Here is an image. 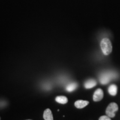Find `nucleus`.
<instances>
[{
    "mask_svg": "<svg viewBox=\"0 0 120 120\" xmlns=\"http://www.w3.org/2000/svg\"><path fill=\"white\" fill-rule=\"evenodd\" d=\"M97 85V82L94 79H90L85 82L84 86L87 89H90L92 87H94Z\"/></svg>",
    "mask_w": 120,
    "mask_h": 120,
    "instance_id": "nucleus-6",
    "label": "nucleus"
},
{
    "mask_svg": "<svg viewBox=\"0 0 120 120\" xmlns=\"http://www.w3.org/2000/svg\"><path fill=\"white\" fill-rule=\"evenodd\" d=\"M0 120H1V117H0Z\"/></svg>",
    "mask_w": 120,
    "mask_h": 120,
    "instance_id": "nucleus-14",
    "label": "nucleus"
},
{
    "mask_svg": "<svg viewBox=\"0 0 120 120\" xmlns=\"http://www.w3.org/2000/svg\"><path fill=\"white\" fill-rule=\"evenodd\" d=\"M109 94L112 96H116L117 92V87L115 85H111L109 87Z\"/></svg>",
    "mask_w": 120,
    "mask_h": 120,
    "instance_id": "nucleus-8",
    "label": "nucleus"
},
{
    "mask_svg": "<svg viewBox=\"0 0 120 120\" xmlns=\"http://www.w3.org/2000/svg\"><path fill=\"white\" fill-rule=\"evenodd\" d=\"M99 120H111V117H109L107 115H106V116H102L100 117L99 118Z\"/></svg>",
    "mask_w": 120,
    "mask_h": 120,
    "instance_id": "nucleus-11",
    "label": "nucleus"
},
{
    "mask_svg": "<svg viewBox=\"0 0 120 120\" xmlns=\"http://www.w3.org/2000/svg\"><path fill=\"white\" fill-rule=\"evenodd\" d=\"M43 118L45 120H53V115L50 109H45L43 113Z\"/></svg>",
    "mask_w": 120,
    "mask_h": 120,
    "instance_id": "nucleus-7",
    "label": "nucleus"
},
{
    "mask_svg": "<svg viewBox=\"0 0 120 120\" xmlns=\"http://www.w3.org/2000/svg\"><path fill=\"white\" fill-rule=\"evenodd\" d=\"M77 83L76 82H72V83H70L68 85L66 88L67 91L68 92H72V91H75L76 89V88L77 87Z\"/></svg>",
    "mask_w": 120,
    "mask_h": 120,
    "instance_id": "nucleus-10",
    "label": "nucleus"
},
{
    "mask_svg": "<svg viewBox=\"0 0 120 120\" xmlns=\"http://www.w3.org/2000/svg\"><path fill=\"white\" fill-rule=\"evenodd\" d=\"M118 109V106L117 103L115 102L109 103L106 110V115H107L109 117L113 118L115 116V113L117 111Z\"/></svg>",
    "mask_w": 120,
    "mask_h": 120,
    "instance_id": "nucleus-3",
    "label": "nucleus"
},
{
    "mask_svg": "<svg viewBox=\"0 0 120 120\" xmlns=\"http://www.w3.org/2000/svg\"><path fill=\"white\" fill-rule=\"evenodd\" d=\"M55 100L58 103H61V104H66L68 102V99L64 96H59L56 97Z\"/></svg>",
    "mask_w": 120,
    "mask_h": 120,
    "instance_id": "nucleus-9",
    "label": "nucleus"
},
{
    "mask_svg": "<svg viewBox=\"0 0 120 120\" xmlns=\"http://www.w3.org/2000/svg\"><path fill=\"white\" fill-rule=\"evenodd\" d=\"M101 49L103 53L105 55H109L111 53L112 51V46L111 42L107 38H104L102 40L100 43Z\"/></svg>",
    "mask_w": 120,
    "mask_h": 120,
    "instance_id": "nucleus-2",
    "label": "nucleus"
},
{
    "mask_svg": "<svg viewBox=\"0 0 120 120\" xmlns=\"http://www.w3.org/2000/svg\"><path fill=\"white\" fill-rule=\"evenodd\" d=\"M117 77V73L115 72L107 71L105 72L101 73L100 75L99 79L100 83L102 85H106L109 83L112 79H115Z\"/></svg>",
    "mask_w": 120,
    "mask_h": 120,
    "instance_id": "nucleus-1",
    "label": "nucleus"
},
{
    "mask_svg": "<svg viewBox=\"0 0 120 120\" xmlns=\"http://www.w3.org/2000/svg\"><path fill=\"white\" fill-rule=\"evenodd\" d=\"M6 105V103L4 101H0V107H4Z\"/></svg>",
    "mask_w": 120,
    "mask_h": 120,
    "instance_id": "nucleus-12",
    "label": "nucleus"
},
{
    "mask_svg": "<svg viewBox=\"0 0 120 120\" xmlns=\"http://www.w3.org/2000/svg\"><path fill=\"white\" fill-rule=\"evenodd\" d=\"M103 97V92L101 88H98L94 92V96H93V100L94 101L97 102L101 101Z\"/></svg>",
    "mask_w": 120,
    "mask_h": 120,
    "instance_id": "nucleus-4",
    "label": "nucleus"
},
{
    "mask_svg": "<svg viewBox=\"0 0 120 120\" xmlns=\"http://www.w3.org/2000/svg\"><path fill=\"white\" fill-rule=\"evenodd\" d=\"M89 104V102L84 100H78L75 102V106L77 109H83Z\"/></svg>",
    "mask_w": 120,
    "mask_h": 120,
    "instance_id": "nucleus-5",
    "label": "nucleus"
},
{
    "mask_svg": "<svg viewBox=\"0 0 120 120\" xmlns=\"http://www.w3.org/2000/svg\"></svg>",
    "mask_w": 120,
    "mask_h": 120,
    "instance_id": "nucleus-13",
    "label": "nucleus"
}]
</instances>
